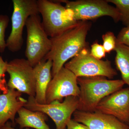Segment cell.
<instances>
[{"instance_id": "obj_22", "label": "cell", "mask_w": 129, "mask_h": 129, "mask_svg": "<svg viewBox=\"0 0 129 129\" xmlns=\"http://www.w3.org/2000/svg\"><path fill=\"white\" fill-rule=\"evenodd\" d=\"M117 42L129 46V26L122 28L117 37Z\"/></svg>"}, {"instance_id": "obj_2", "label": "cell", "mask_w": 129, "mask_h": 129, "mask_svg": "<svg viewBox=\"0 0 129 129\" xmlns=\"http://www.w3.org/2000/svg\"><path fill=\"white\" fill-rule=\"evenodd\" d=\"M80 88L78 111L92 112L103 98L123 88L121 80H109L103 76L77 78Z\"/></svg>"}, {"instance_id": "obj_25", "label": "cell", "mask_w": 129, "mask_h": 129, "mask_svg": "<svg viewBox=\"0 0 129 129\" xmlns=\"http://www.w3.org/2000/svg\"></svg>"}, {"instance_id": "obj_11", "label": "cell", "mask_w": 129, "mask_h": 129, "mask_svg": "<svg viewBox=\"0 0 129 129\" xmlns=\"http://www.w3.org/2000/svg\"><path fill=\"white\" fill-rule=\"evenodd\" d=\"M95 111L113 116L129 125V86L104 98L98 104Z\"/></svg>"}, {"instance_id": "obj_5", "label": "cell", "mask_w": 129, "mask_h": 129, "mask_svg": "<svg viewBox=\"0 0 129 129\" xmlns=\"http://www.w3.org/2000/svg\"><path fill=\"white\" fill-rule=\"evenodd\" d=\"M64 3L65 8L73 19L76 21L94 20L109 16L115 22L120 20L119 12L115 7L109 4L107 0H78L59 1Z\"/></svg>"}, {"instance_id": "obj_13", "label": "cell", "mask_w": 129, "mask_h": 129, "mask_svg": "<svg viewBox=\"0 0 129 129\" xmlns=\"http://www.w3.org/2000/svg\"><path fill=\"white\" fill-rule=\"evenodd\" d=\"M22 93L8 88L6 93L0 94V128L11 120L12 124H16L15 116L27 100L21 97Z\"/></svg>"}, {"instance_id": "obj_21", "label": "cell", "mask_w": 129, "mask_h": 129, "mask_svg": "<svg viewBox=\"0 0 129 129\" xmlns=\"http://www.w3.org/2000/svg\"><path fill=\"white\" fill-rule=\"evenodd\" d=\"M90 52L92 56L99 60H101L106 56V52L103 45L96 42L91 45Z\"/></svg>"}, {"instance_id": "obj_4", "label": "cell", "mask_w": 129, "mask_h": 129, "mask_svg": "<svg viewBox=\"0 0 129 129\" xmlns=\"http://www.w3.org/2000/svg\"><path fill=\"white\" fill-rule=\"evenodd\" d=\"M25 26L27 32L25 56L34 67L50 51L51 41L43 27L39 14L29 17Z\"/></svg>"}, {"instance_id": "obj_3", "label": "cell", "mask_w": 129, "mask_h": 129, "mask_svg": "<svg viewBox=\"0 0 129 129\" xmlns=\"http://www.w3.org/2000/svg\"><path fill=\"white\" fill-rule=\"evenodd\" d=\"M42 25L50 38H53L76 26L79 22L72 18L65 7L55 1L38 0Z\"/></svg>"}, {"instance_id": "obj_1", "label": "cell", "mask_w": 129, "mask_h": 129, "mask_svg": "<svg viewBox=\"0 0 129 129\" xmlns=\"http://www.w3.org/2000/svg\"><path fill=\"white\" fill-rule=\"evenodd\" d=\"M91 26V23L88 21H79L74 27L58 36L50 38L51 48L44 60L52 62V77L69 59L87 48L86 37Z\"/></svg>"}, {"instance_id": "obj_6", "label": "cell", "mask_w": 129, "mask_h": 129, "mask_svg": "<svg viewBox=\"0 0 129 129\" xmlns=\"http://www.w3.org/2000/svg\"><path fill=\"white\" fill-rule=\"evenodd\" d=\"M64 67L77 78L100 76L111 79L117 75L110 61L96 59L91 55L87 48L67 62Z\"/></svg>"}, {"instance_id": "obj_16", "label": "cell", "mask_w": 129, "mask_h": 129, "mask_svg": "<svg viewBox=\"0 0 129 129\" xmlns=\"http://www.w3.org/2000/svg\"><path fill=\"white\" fill-rule=\"evenodd\" d=\"M115 63L121 73L122 80L129 86V46L117 42Z\"/></svg>"}, {"instance_id": "obj_19", "label": "cell", "mask_w": 129, "mask_h": 129, "mask_svg": "<svg viewBox=\"0 0 129 129\" xmlns=\"http://www.w3.org/2000/svg\"><path fill=\"white\" fill-rule=\"evenodd\" d=\"M102 40L103 46L106 53H110L114 51L117 44V37L113 32H107L102 36Z\"/></svg>"}, {"instance_id": "obj_12", "label": "cell", "mask_w": 129, "mask_h": 129, "mask_svg": "<svg viewBox=\"0 0 129 129\" xmlns=\"http://www.w3.org/2000/svg\"><path fill=\"white\" fill-rule=\"evenodd\" d=\"M73 119L85 125L90 129H129V125L112 115L98 111L92 112L77 110Z\"/></svg>"}, {"instance_id": "obj_20", "label": "cell", "mask_w": 129, "mask_h": 129, "mask_svg": "<svg viewBox=\"0 0 129 129\" xmlns=\"http://www.w3.org/2000/svg\"><path fill=\"white\" fill-rule=\"evenodd\" d=\"M7 63V62L4 61L0 54V94H2V91L3 93H6L8 89L5 78Z\"/></svg>"}, {"instance_id": "obj_9", "label": "cell", "mask_w": 129, "mask_h": 129, "mask_svg": "<svg viewBox=\"0 0 129 129\" xmlns=\"http://www.w3.org/2000/svg\"><path fill=\"white\" fill-rule=\"evenodd\" d=\"M7 72L10 76L7 84L8 88L35 97L36 81L34 67L27 59L15 58L8 62Z\"/></svg>"}, {"instance_id": "obj_24", "label": "cell", "mask_w": 129, "mask_h": 129, "mask_svg": "<svg viewBox=\"0 0 129 129\" xmlns=\"http://www.w3.org/2000/svg\"><path fill=\"white\" fill-rule=\"evenodd\" d=\"M0 129H16L14 128L13 127H12L11 124L9 123H7L2 127L0 128ZM25 129H29V128H26Z\"/></svg>"}, {"instance_id": "obj_7", "label": "cell", "mask_w": 129, "mask_h": 129, "mask_svg": "<svg viewBox=\"0 0 129 129\" xmlns=\"http://www.w3.org/2000/svg\"><path fill=\"white\" fill-rule=\"evenodd\" d=\"M12 2V30L6 42L9 50L15 52L20 50L23 45V28L28 18L40 13L36 0H13Z\"/></svg>"}, {"instance_id": "obj_23", "label": "cell", "mask_w": 129, "mask_h": 129, "mask_svg": "<svg viewBox=\"0 0 129 129\" xmlns=\"http://www.w3.org/2000/svg\"><path fill=\"white\" fill-rule=\"evenodd\" d=\"M67 129H90L85 125L70 119L67 123Z\"/></svg>"}, {"instance_id": "obj_15", "label": "cell", "mask_w": 129, "mask_h": 129, "mask_svg": "<svg viewBox=\"0 0 129 129\" xmlns=\"http://www.w3.org/2000/svg\"><path fill=\"white\" fill-rule=\"evenodd\" d=\"M18 118L15 120L21 129L32 128L36 129H50L46 121L47 115L39 111H33L23 107L18 112Z\"/></svg>"}, {"instance_id": "obj_17", "label": "cell", "mask_w": 129, "mask_h": 129, "mask_svg": "<svg viewBox=\"0 0 129 129\" xmlns=\"http://www.w3.org/2000/svg\"><path fill=\"white\" fill-rule=\"evenodd\" d=\"M115 5L119 12L120 20L125 27L129 26V0H107Z\"/></svg>"}, {"instance_id": "obj_8", "label": "cell", "mask_w": 129, "mask_h": 129, "mask_svg": "<svg viewBox=\"0 0 129 129\" xmlns=\"http://www.w3.org/2000/svg\"><path fill=\"white\" fill-rule=\"evenodd\" d=\"M78 97L69 96L62 102L54 101L50 104L38 103L34 97L29 96L24 107L33 111L42 112L52 119L56 125L55 129H65L72 114L79 108Z\"/></svg>"}, {"instance_id": "obj_14", "label": "cell", "mask_w": 129, "mask_h": 129, "mask_svg": "<svg viewBox=\"0 0 129 129\" xmlns=\"http://www.w3.org/2000/svg\"><path fill=\"white\" fill-rule=\"evenodd\" d=\"M52 62L43 60L34 67L36 81V101L39 104H46V95L48 85L52 77Z\"/></svg>"}, {"instance_id": "obj_18", "label": "cell", "mask_w": 129, "mask_h": 129, "mask_svg": "<svg viewBox=\"0 0 129 129\" xmlns=\"http://www.w3.org/2000/svg\"><path fill=\"white\" fill-rule=\"evenodd\" d=\"M9 22L7 15H0V52L5 51L6 47V42L5 40V32Z\"/></svg>"}, {"instance_id": "obj_10", "label": "cell", "mask_w": 129, "mask_h": 129, "mask_svg": "<svg viewBox=\"0 0 129 129\" xmlns=\"http://www.w3.org/2000/svg\"><path fill=\"white\" fill-rule=\"evenodd\" d=\"M80 88L77 77L64 67L52 77L48 85L46 95V104L54 101L62 102L67 97H78Z\"/></svg>"}]
</instances>
